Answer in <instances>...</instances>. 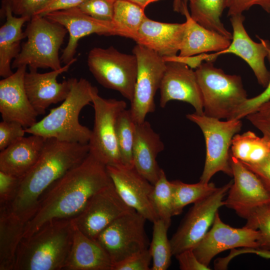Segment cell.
Listing matches in <instances>:
<instances>
[{"mask_svg": "<svg viewBox=\"0 0 270 270\" xmlns=\"http://www.w3.org/2000/svg\"><path fill=\"white\" fill-rule=\"evenodd\" d=\"M112 183L106 166L89 152L42 195L36 214L26 224L24 238L52 220L74 218L92 196Z\"/></svg>", "mask_w": 270, "mask_h": 270, "instance_id": "1", "label": "cell"}, {"mask_svg": "<svg viewBox=\"0 0 270 270\" xmlns=\"http://www.w3.org/2000/svg\"><path fill=\"white\" fill-rule=\"evenodd\" d=\"M89 150L88 144L46 138L38 162L22 178L18 194L10 205L13 212L28 222L36 214L42 195L54 182L80 164Z\"/></svg>", "mask_w": 270, "mask_h": 270, "instance_id": "2", "label": "cell"}, {"mask_svg": "<svg viewBox=\"0 0 270 270\" xmlns=\"http://www.w3.org/2000/svg\"><path fill=\"white\" fill-rule=\"evenodd\" d=\"M72 218L50 220L30 236L23 238L14 270H63L72 243Z\"/></svg>", "mask_w": 270, "mask_h": 270, "instance_id": "3", "label": "cell"}, {"mask_svg": "<svg viewBox=\"0 0 270 270\" xmlns=\"http://www.w3.org/2000/svg\"><path fill=\"white\" fill-rule=\"evenodd\" d=\"M94 86L86 79L74 78L70 90L62 103L32 126L25 128L26 133L53 138L62 142L88 144L92 130L81 124L82 110L92 102Z\"/></svg>", "mask_w": 270, "mask_h": 270, "instance_id": "4", "label": "cell"}, {"mask_svg": "<svg viewBox=\"0 0 270 270\" xmlns=\"http://www.w3.org/2000/svg\"><path fill=\"white\" fill-rule=\"evenodd\" d=\"M195 72L206 116L230 120L248 99L240 76L226 74L212 62L202 63Z\"/></svg>", "mask_w": 270, "mask_h": 270, "instance_id": "5", "label": "cell"}, {"mask_svg": "<svg viewBox=\"0 0 270 270\" xmlns=\"http://www.w3.org/2000/svg\"><path fill=\"white\" fill-rule=\"evenodd\" d=\"M27 40L14 60L12 68L28 66L30 69L62 68L59 50L68 30L44 16H34L24 31Z\"/></svg>", "mask_w": 270, "mask_h": 270, "instance_id": "6", "label": "cell"}, {"mask_svg": "<svg viewBox=\"0 0 270 270\" xmlns=\"http://www.w3.org/2000/svg\"><path fill=\"white\" fill-rule=\"evenodd\" d=\"M186 116L199 126L205 140L206 157L200 182H209L213 176L219 172L232 176L230 148L233 137L241 130L240 120L222 121L196 112L188 114Z\"/></svg>", "mask_w": 270, "mask_h": 270, "instance_id": "7", "label": "cell"}, {"mask_svg": "<svg viewBox=\"0 0 270 270\" xmlns=\"http://www.w3.org/2000/svg\"><path fill=\"white\" fill-rule=\"evenodd\" d=\"M94 124L88 142L89 152L107 166H122L118 146L116 124L120 114L126 108L124 100L106 99L94 86L92 94Z\"/></svg>", "mask_w": 270, "mask_h": 270, "instance_id": "8", "label": "cell"}, {"mask_svg": "<svg viewBox=\"0 0 270 270\" xmlns=\"http://www.w3.org/2000/svg\"><path fill=\"white\" fill-rule=\"evenodd\" d=\"M88 66L100 84L132 102L138 73V60L134 54L121 52L112 46L94 48L88 53Z\"/></svg>", "mask_w": 270, "mask_h": 270, "instance_id": "9", "label": "cell"}, {"mask_svg": "<svg viewBox=\"0 0 270 270\" xmlns=\"http://www.w3.org/2000/svg\"><path fill=\"white\" fill-rule=\"evenodd\" d=\"M146 219L136 210L116 220L96 237L112 264L148 248L145 230Z\"/></svg>", "mask_w": 270, "mask_h": 270, "instance_id": "10", "label": "cell"}, {"mask_svg": "<svg viewBox=\"0 0 270 270\" xmlns=\"http://www.w3.org/2000/svg\"><path fill=\"white\" fill-rule=\"evenodd\" d=\"M132 54L137 58L138 73L130 110L134 122L139 124L155 110L154 96L160 89L166 63L156 52L140 44L134 46Z\"/></svg>", "mask_w": 270, "mask_h": 270, "instance_id": "11", "label": "cell"}, {"mask_svg": "<svg viewBox=\"0 0 270 270\" xmlns=\"http://www.w3.org/2000/svg\"><path fill=\"white\" fill-rule=\"evenodd\" d=\"M232 180L217 188L212 194L194 203L170 240L173 256L192 249L204 236L212 224L224 198L232 185Z\"/></svg>", "mask_w": 270, "mask_h": 270, "instance_id": "12", "label": "cell"}, {"mask_svg": "<svg viewBox=\"0 0 270 270\" xmlns=\"http://www.w3.org/2000/svg\"><path fill=\"white\" fill-rule=\"evenodd\" d=\"M134 210L122 200L112 182L92 196L72 221L82 233L96 240L114 221Z\"/></svg>", "mask_w": 270, "mask_h": 270, "instance_id": "13", "label": "cell"}, {"mask_svg": "<svg viewBox=\"0 0 270 270\" xmlns=\"http://www.w3.org/2000/svg\"><path fill=\"white\" fill-rule=\"evenodd\" d=\"M233 182L224 206L246 219L258 208L270 204V194L260 178L230 154Z\"/></svg>", "mask_w": 270, "mask_h": 270, "instance_id": "14", "label": "cell"}, {"mask_svg": "<svg viewBox=\"0 0 270 270\" xmlns=\"http://www.w3.org/2000/svg\"><path fill=\"white\" fill-rule=\"evenodd\" d=\"M260 238L258 230L246 226L236 228L225 224L218 212L212 228L192 250L202 263L209 266L216 256L226 250L240 248H259Z\"/></svg>", "mask_w": 270, "mask_h": 270, "instance_id": "15", "label": "cell"}, {"mask_svg": "<svg viewBox=\"0 0 270 270\" xmlns=\"http://www.w3.org/2000/svg\"><path fill=\"white\" fill-rule=\"evenodd\" d=\"M44 16L64 26L69 34L68 44L60 58L61 62L65 64L75 58L78 42L85 36L96 34L126 38V34L113 22L96 19L78 7L53 12Z\"/></svg>", "mask_w": 270, "mask_h": 270, "instance_id": "16", "label": "cell"}, {"mask_svg": "<svg viewBox=\"0 0 270 270\" xmlns=\"http://www.w3.org/2000/svg\"><path fill=\"white\" fill-rule=\"evenodd\" d=\"M106 166L114 187L124 202L148 220L153 222L158 219L151 199L154 185L134 168Z\"/></svg>", "mask_w": 270, "mask_h": 270, "instance_id": "17", "label": "cell"}, {"mask_svg": "<svg viewBox=\"0 0 270 270\" xmlns=\"http://www.w3.org/2000/svg\"><path fill=\"white\" fill-rule=\"evenodd\" d=\"M166 63L160 87V106L164 108L170 100H180L191 104L196 113L204 114L202 98L195 71L178 61L166 60Z\"/></svg>", "mask_w": 270, "mask_h": 270, "instance_id": "18", "label": "cell"}, {"mask_svg": "<svg viewBox=\"0 0 270 270\" xmlns=\"http://www.w3.org/2000/svg\"><path fill=\"white\" fill-rule=\"evenodd\" d=\"M76 60V58H74L60 69L48 72L40 73L33 69L26 72L24 78L26 91L38 116L44 114L46 109L52 104L62 102L67 97L74 78L58 82L57 78L67 72Z\"/></svg>", "mask_w": 270, "mask_h": 270, "instance_id": "19", "label": "cell"}, {"mask_svg": "<svg viewBox=\"0 0 270 270\" xmlns=\"http://www.w3.org/2000/svg\"><path fill=\"white\" fill-rule=\"evenodd\" d=\"M26 66L18 67L12 75L0 81V112L2 120L17 122L25 128L34 125L38 116L25 89Z\"/></svg>", "mask_w": 270, "mask_h": 270, "instance_id": "20", "label": "cell"}, {"mask_svg": "<svg viewBox=\"0 0 270 270\" xmlns=\"http://www.w3.org/2000/svg\"><path fill=\"white\" fill-rule=\"evenodd\" d=\"M244 19L242 14L230 16L233 30L230 44L226 48L211 56L214 60L222 54L238 56L250 66L259 84L266 88L270 80V72L264 62L268 55L266 48L264 39L258 38L260 42H256L250 38L244 25Z\"/></svg>", "mask_w": 270, "mask_h": 270, "instance_id": "21", "label": "cell"}, {"mask_svg": "<svg viewBox=\"0 0 270 270\" xmlns=\"http://www.w3.org/2000/svg\"><path fill=\"white\" fill-rule=\"evenodd\" d=\"M186 26V22H162L146 16L135 42L152 49L164 58H172L180 50Z\"/></svg>", "mask_w": 270, "mask_h": 270, "instance_id": "22", "label": "cell"}, {"mask_svg": "<svg viewBox=\"0 0 270 270\" xmlns=\"http://www.w3.org/2000/svg\"><path fill=\"white\" fill-rule=\"evenodd\" d=\"M164 145L158 134L146 120L136 124L133 148L134 168L153 185L158 179L162 169L156 157Z\"/></svg>", "mask_w": 270, "mask_h": 270, "instance_id": "23", "label": "cell"}, {"mask_svg": "<svg viewBox=\"0 0 270 270\" xmlns=\"http://www.w3.org/2000/svg\"><path fill=\"white\" fill-rule=\"evenodd\" d=\"M46 138L35 134L22 137L0 152V171L20 178L35 165Z\"/></svg>", "mask_w": 270, "mask_h": 270, "instance_id": "24", "label": "cell"}, {"mask_svg": "<svg viewBox=\"0 0 270 270\" xmlns=\"http://www.w3.org/2000/svg\"><path fill=\"white\" fill-rule=\"evenodd\" d=\"M74 226L72 245L63 270H112V262L100 245Z\"/></svg>", "mask_w": 270, "mask_h": 270, "instance_id": "25", "label": "cell"}, {"mask_svg": "<svg viewBox=\"0 0 270 270\" xmlns=\"http://www.w3.org/2000/svg\"><path fill=\"white\" fill-rule=\"evenodd\" d=\"M184 16L186 18V26L179 56L189 57L207 52H218L226 48L230 44V40L203 27L194 20L189 10Z\"/></svg>", "mask_w": 270, "mask_h": 270, "instance_id": "26", "label": "cell"}, {"mask_svg": "<svg viewBox=\"0 0 270 270\" xmlns=\"http://www.w3.org/2000/svg\"><path fill=\"white\" fill-rule=\"evenodd\" d=\"M0 14L6 18L0 28V76L8 77L14 72L10 65L12 60L20 53L21 40L26 38L22 27L30 18L28 16L16 17L10 8L2 7Z\"/></svg>", "mask_w": 270, "mask_h": 270, "instance_id": "27", "label": "cell"}, {"mask_svg": "<svg viewBox=\"0 0 270 270\" xmlns=\"http://www.w3.org/2000/svg\"><path fill=\"white\" fill-rule=\"evenodd\" d=\"M26 224L10 206H0V270H14Z\"/></svg>", "mask_w": 270, "mask_h": 270, "instance_id": "28", "label": "cell"}, {"mask_svg": "<svg viewBox=\"0 0 270 270\" xmlns=\"http://www.w3.org/2000/svg\"><path fill=\"white\" fill-rule=\"evenodd\" d=\"M230 148L231 155L241 162L256 164L270 154V140L264 136L260 137L248 130L242 134H235Z\"/></svg>", "mask_w": 270, "mask_h": 270, "instance_id": "29", "label": "cell"}, {"mask_svg": "<svg viewBox=\"0 0 270 270\" xmlns=\"http://www.w3.org/2000/svg\"><path fill=\"white\" fill-rule=\"evenodd\" d=\"M189 6L190 14L194 20L203 27L232 40V34L225 28L220 20L226 8V0H192Z\"/></svg>", "mask_w": 270, "mask_h": 270, "instance_id": "30", "label": "cell"}, {"mask_svg": "<svg viewBox=\"0 0 270 270\" xmlns=\"http://www.w3.org/2000/svg\"><path fill=\"white\" fill-rule=\"evenodd\" d=\"M173 186L172 216L180 214L187 205L194 203L213 192L217 188L212 182L189 184L179 180L172 181Z\"/></svg>", "mask_w": 270, "mask_h": 270, "instance_id": "31", "label": "cell"}, {"mask_svg": "<svg viewBox=\"0 0 270 270\" xmlns=\"http://www.w3.org/2000/svg\"><path fill=\"white\" fill-rule=\"evenodd\" d=\"M144 10L129 0H116L112 22L126 34L136 40L140 27L146 17Z\"/></svg>", "mask_w": 270, "mask_h": 270, "instance_id": "32", "label": "cell"}, {"mask_svg": "<svg viewBox=\"0 0 270 270\" xmlns=\"http://www.w3.org/2000/svg\"><path fill=\"white\" fill-rule=\"evenodd\" d=\"M153 224L152 240L148 248L152 261L150 270H166L170 264L173 256L170 240L167 235L169 227L160 219Z\"/></svg>", "mask_w": 270, "mask_h": 270, "instance_id": "33", "label": "cell"}, {"mask_svg": "<svg viewBox=\"0 0 270 270\" xmlns=\"http://www.w3.org/2000/svg\"><path fill=\"white\" fill-rule=\"evenodd\" d=\"M136 123L132 116L130 109H125L118 116L116 124L118 146L122 166L134 168L133 148Z\"/></svg>", "mask_w": 270, "mask_h": 270, "instance_id": "34", "label": "cell"}, {"mask_svg": "<svg viewBox=\"0 0 270 270\" xmlns=\"http://www.w3.org/2000/svg\"><path fill=\"white\" fill-rule=\"evenodd\" d=\"M151 199L158 219L163 220L170 227L173 216V186L172 181L167 179L163 170L154 184Z\"/></svg>", "mask_w": 270, "mask_h": 270, "instance_id": "35", "label": "cell"}, {"mask_svg": "<svg viewBox=\"0 0 270 270\" xmlns=\"http://www.w3.org/2000/svg\"><path fill=\"white\" fill-rule=\"evenodd\" d=\"M246 226L259 230V248L270 250V204L257 208L247 220Z\"/></svg>", "mask_w": 270, "mask_h": 270, "instance_id": "36", "label": "cell"}, {"mask_svg": "<svg viewBox=\"0 0 270 270\" xmlns=\"http://www.w3.org/2000/svg\"><path fill=\"white\" fill-rule=\"evenodd\" d=\"M116 0H85L78 8L86 14L98 20L112 22Z\"/></svg>", "mask_w": 270, "mask_h": 270, "instance_id": "37", "label": "cell"}, {"mask_svg": "<svg viewBox=\"0 0 270 270\" xmlns=\"http://www.w3.org/2000/svg\"><path fill=\"white\" fill-rule=\"evenodd\" d=\"M51 0H2V7L8 6L14 15L32 18Z\"/></svg>", "mask_w": 270, "mask_h": 270, "instance_id": "38", "label": "cell"}, {"mask_svg": "<svg viewBox=\"0 0 270 270\" xmlns=\"http://www.w3.org/2000/svg\"><path fill=\"white\" fill-rule=\"evenodd\" d=\"M22 178L0 171V206L11 205L18 192Z\"/></svg>", "mask_w": 270, "mask_h": 270, "instance_id": "39", "label": "cell"}, {"mask_svg": "<svg viewBox=\"0 0 270 270\" xmlns=\"http://www.w3.org/2000/svg\"><path fill=\"white\" fill-rule=\"evenodd\" d=\"M266 48L267 58L270 63V42L264 40ZM270 99V80L266 89L258 95L248 98L238 108L230 120H240L254 112L262 104Z\"/></svg>", "mask_w": 270, "mask_h": 270, "instance_id": "40", "label": "cell"}, {"mask_svg": "<svg viewBox=\"0 0 270 270\" xmlns=\"http://www.w3.org/2000/svg\"><path fill=\"white\" fill-rule=\"evenodd\" d=\"M25 133V128L21 124L2 120L0 122V150L24 137Z\"/></svg>", "mask_w": 270, "mask_h": 270, "instance_id": "41", "label": "cell"}, {"mask_svg": "<svg viewBox=\"0 0 270 270\" xmlns=\"http://www.w3.org/2000/svg\"><path fill=\"white\" fill-rule=\"evenodd\" d=\"M152 257L149 249L112 265V270H149Z\"/></svg>", "mask_w": 270, "mask_h": 270, "instance_id": "42", "label": "cell"}, {"mask_svg": "<svg viewBox=\"0 0 270 270\" xmlns=\"http://www.w3.org/2000/svg\"><path fill=\"white\" fill-rule=\"evenodd\" d=\"M246 117L264 136L270 140V99Z\"/></svg>", "mask_w": 270, "mask_h": 270, "instance_id": "43", "label": "cell"}, {"mask_svg": "<svg viewBox=\"0 0 270 270\" xmlns=\"http://www.w3.org/2000/svg\"><path fill=\"white\" fill-rule=\"evenodd\" d=\"M254 6H260L270 14V0H226L228 16H232L242 14Z\"/></svg>", "mask_w": 270, "mask_h": 270, "instance_id": "44", "label": "cell"}, {"mask_svg": "<svg viewBox=\"0 0 270 270\" xmlns=\"http://www.w3.org/2000/svg\"><path fill=\"white\" fill-rule=\"evenodd\" d=\"M182 270H210L209 266L202 263L197 258L192 249L184 250L175 255Z\"/></svg>", "mask_w": 270, "mask_h": 270, "instance_id": "45", "label": "cell"}, {"mask_svg": "<svg viewBox=\"0 0 270 270\" xmlns=\"http://www.w3.org/2000/svg\"><path fill=\"white\" fill-rule=\"evenodd\" d=\"M242 163L260 178L270 194V154L259 162Z\"/></svg>", "mask_w": 270, "mask_h": 270, "instance_id": "46", "label": "cell"}, {"mask_svg": "<svg viewBox=\"0 0 270 270\" xmlns=\"http://www.w3.org/2000/svg\"><path fill=\"white\" fill-rule=\"evenodd\" d=\"M84 0H51L36 15L44 16L46 14L53 12L76 8L80 6Z\"/></svg>", "mask_w": 270, "mask_h": 270, "instance_id": "47", "label": "cell"}, {"mask_svg": "<svg viewBox=\"0 0 270 270\" xmlns=\"http://www.w3.org/2000/svg\"><path fill=\"white\" fill-rule=\"evenodd\" d=\"M230 250V254L225 257L228 262L234 258L244 254H254L262 258L270 259V250L259 248H240L238 249L234 248Z\"/></svg>", "mask_w": 270, "mask_h": 270, "instance_id": "48", "label": "cell"}, {"mask_svg": "<svg viewBox=\"0 0 270 270\" xmlns=\"http://www.w3.org/2000/svg\"><path fill=\"white\" fill-rule=\"evenodd\" d=\"M192 0H173L172 8L174 12L184 16L188 10V4Z\"/></svg>", "mask_w": 270, "mask_h": 270, "instance_id": "49", "label": "cell"}, {"mask_svg": "<svg viewBox=\"0 0 270 270\" xmlns=\"http://www.w3.org/2000/svg\"><path fill=\"white\" fill-rule=\"evenodd\" d=\"M132 2L136 4L143 9H145L150 4L156 2L160 0H129Z\"/></svg>", "mask_w": 270, "mask_h": 270, "instance_id": "50", "label": "cell"}]
</instances>
